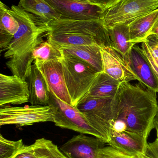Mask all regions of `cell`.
Wrapping results in <instances>:
<instances>
[{"mask_svg":"<svg viewBox=\"0 0 158 158\" xmlns=\"http://www.w3.org/2000/svg\"><path fill=\"white\" fill-rule=\"evenodd\" d=\"M132 158H143V155H137V156H133Z\"/></svg>","mask_w":158,"mask_h":158,"instance_id":"33","label":"cell"},{"mask_svg":"<svg viewBox=\"0 0 158 158\" xmlns=\"http://www.w3.org/2000/svg\"><path fill=\"white\" fill-rule=\"evenodd\" d=\"M76 1H80V2H86L91 3V0H76Z\"/></svg>","mask_w":158,"mask_h":158,"instance_id":"35","label":"cell"},{"mask_svg":"<svg viewBox=\"0 0 158 158\" xmlns=\"http://www.w3.org/2000/svg\"><path fill=\"white\" fill-rule=\"evenodd\" d=\"M29 97L26 80L15 75L0 74V106L21 105L29 102Z\"/></svg>","mask_w":158,"mask_h":158,"instance_id":"12","label":"cell"},{"mask_svg":"<svg viewBox=\"0 0 158 158\" xmlns=\"http://www.w3.org/2000/svg\"><path fill=\"white\" fill-rule=\"evenodd\" d=\"M34 153V146L33 143L29 146L24 145L12 158H32Z\"/></svg>","mask_w":158,"mask_h":158,"instance_id":"30","label":"cell"},{"mask_svg":"<svg viewBox=\"0 0 158 158\" xmlns=\"http://www.w3.org/2000/svg\"><path fill=\"white\" fill-rule=\"evenodd\" d=\"M26 80L28 85L29 102L31 104L49 106L50 92L43 76L35 64L32 66L30 73Z\"/></svg>","mask_w":158,"mask_h":158,"instance_id":"16","label":"cell"},{"mask_svg":"<svg viewBox=\"0 0 158 158\" xmlns=\"http://www.w3.org/2000/svg\"><path fill=\"white\" fill-rule=\"evenodd\" d=\"M106 143L98 137L80 133L68 140L60 149L68 158H96L98 151Z\"/></svg>","mask_w":158,"mask_h":158,"instance_id":"11","label":"cell"},{"mask_svg":"<svg viewBox=\"0 0 158 158\" xmlns=\"http://www.w3.org/2000/svg\"><path fill=\"white\" fill-rule=\"evenodd\" d=\"M37 67L44 77L49 92L58 99L72 106L64 78L62 60L49 61Z\"/></svg>","mask_w":158,"mask_h":158,"instance_id":"14","label":"cell"},{"mask_svg":"<svg viewBox=\"0 0 158 158\" xmlns=\"http://www.w3.org/2000/svg\"><path fill=\"white\" fill-rule=\"evenodd\" d=\"M0 125H31L39 123L53 122L54 113L51 105H32L24 107L0 106Z\"/></svg>","mask_w":158,"mask_h":158,"instance_id":"7","label":"cell"},{"mask_svg":"<svg viewBox=\"0 0 158 158\" xmlns=\"http://www.w3.org/2000/svg\"><path fill=\"white\" fill-rule=\"evenodd\" d=\"M32 50L13 56L6 63L13 75L26 80L30 73L32 63L34 61Z\"/></svg>","mask_w":158,"mask_h":158,"instance_id":"24","label":"cell"},{"mask_svg":"<svg viewBox=\"0 0 158 158\" xmlns=\"http://www.w3.org/2000/svg\"><path fill=\"white\" fill-rule=\"evenodd\" d=\"M158 8V0H120L104 11L103 23L108 29L119 24H129Z\"/></svg>","mask_w":158,"mask_h":158,"instance_id":"6","label":"cell"},{"mask_svg":"<svg viewBox=\"0 0 158 158\" xmlns=\"http://www.w3.org/2000/svg\"><path fill=\"white\" fill-rule=\"evenodd\" d=\"M108 30L112 48L124 57L135 45L130 41L129 24H119Z\"/></svg>","mask_w":158,"mask_h":158,"instance_id":"22","label":"cell"},{"mask_svg":"<svg viewBox=\"0 0 158 158\" xmlns=\"http://www.w3.org/2000/svg\"><path fill=\"white\" fill-rule=\"evenodd\" d=\"M9 8L0 2V48L1 51L8 47L18 30V22L8 12Z\"/></svg>","mask_w":158,"mask_h":158,"instance_id":"21","label":"cell"},{"mask_svg":"<svg viewBox=\"0 0 158 158\" xmlns=\"http://www.w3.org/2000/svg\"><path fill=\"white\" fill-rule=\"evenodd\" d=\"M112 147H104L98 151L96 158H132Z\"/></svg>","mask_w":158,"mask_h":158,"instance_id":"28","label":"cell"},{"mask_svg":"<svg viewBox=\"0 0 158 158\" xmlns=\"http://www.w3.org/2000/svg\"><path fill=\"white\" fill-rule=\"evenodd\" d=\"M121 83L105 72L98 73L84 98H114Z\"/></svg>","mask_w":158,"mask_h":158,"instance_id":"19","label":"cell"},{"mask_svg":"<svg viewBox=\"0 0 158 158\" xmlns=\"http://www.w3.org/2000/svg\"><path fill=\"white\" fill-rule=\"evenodd\" d=\"M158 78V39L149 35L141 46Z\"/></svg>","mask_w":158,"mask_h":158,"instance_id":"26","label":"cell"},{"mask_svg":"<svg viewBox=\"0 0 158 158\" xmlns=\"http://www.w3.org/2000/svg\"><path fill=\"white\" fill-rule=\"evenodd\" d=\"M47 41L59 48L70 45L96 44L112 47L108 29L102 19H60L48 24Z\"/></svg>","mask_w":158,"mask_h":158,"instance_id":"2","label":"cell"},{"mask_svg":"<svg viewBox=\"0 0 158 158\" xmlns=\"http://www.w3.org/2000/svg\"><path fill=\"white\" fill-rule=\"evenodd\" d=\"M66 19H102L105 10L91 2L76 0H45Z\"/></svg>","mask_w":158,"mask_h":158,"instance_id":"9","label":"cell"},{"mask_svg":"<svg viewBox=\"0 0 158 158\" xmlns=\"http://www.w3.org/2000/svg\"><path fill=\"white\" fill-rule=\"evenodd\" d=\"M33 144L34 153L32 158H68L50 140L40 138Z\"/></svg>","mask_w":158,"mask_h":158,"instance_id":"25","label":"cell"},{"mask_svg":"<svg viewBox=\"0 0 158 158\" xmlns=\"http://www.w3.org/2000/svg\"><path fill=\"white\" fill-rule=\"evenodd\" d=\"M147 138L144 135L128 131H112L109 145L130 156L145 155Z\"/></svg>","mask_w":158,"mask_h":158,"instance_id":"15","label":"cell"},{"mask_svg":"<svg viewBox=\"0 0 158 158\" xmlns=\"http://www.w3.org/2000/svg\"><path fill=\"white\" fill-rule=\"evenodd\" d=\"M157 137L154 142L148 143L145 155L151 158H158V123L155 122Z\"/></svg>","mask_w":158,"mask_h":158,"instance_id":"29","label":"cell"},{"mask_svg":"<svg viewBox=\"0 0 158 158\" xmlns=\"http://www.w3.org/2000/svg\"><path fill=\"white\" fill-rule=\"evenodd\" d=\"M103 72L120 83L139 81L124 58L111 47L101 49Z\"/></svg>","mask_w":158,"mask_h":158,"instance_id":"13","label":"cell"},{"mask_svg":"<svg viewBox=\"0 0 158 158\" xmlns=\"http://www.w3.org/2000/svg\"><path fill=\"white\" fill-rule=\"evenodd\" d=\"M113 98H83L77 108L108 143L114 120Z\"/></svg>","mask_w":158,"mask_h":158,"instance_id":"5","label":"cell"},{"mask_svg":"<svg viewBox=\"0 0 158 158\" xmlns=\"http://www.w3.org/2000/svg\"><path fill=\"white\" fill-rule=\"evenodd\" d=\"M32 55L37 66L49 61L62 60L63 58L62 50L47 40L38 44L32 50Z\"/></svg>","mask_w":158,"mask_h":158,"instance_id":"23","label":"cell"},{"mask_svg":"<svg viewBox=\"0 0 158 158\" xmlns=\"http://www.w3.org/2000/svg\"><path fill=\"white\" fill-rule=\"evenodd\" d=\"M24 145L22 140L11 141L0 135V158H12Z\"/></svg>","mask_w":158,"mask_h":158,"instance_id":"27","label":"cell"},{"mask_svg":"<svg viewBox=\"0 0 158 158\" xmlns=\"http://www.w3.org/2000/svg\"><path fill=\"white\" fill-rule=\"evenodd\" d=\"M8 12L17 20L18 30L13 40L4 51V57L9 59L33 50L43 41L41 36L48 32V25L18 6L12 5Z\"/></svg>","mask_w":158,"mask_h":158,"instance_id":"3","label":"cell"},{"mask_svg":"<svg viewBox=\"0 0 158 158\" xmlns=\"http://www.w3.org/2000/svg\"><path fill=\"white\" fill-rule=\"evenodd\" d=\"M18 6L47 25L61 18L60 14L45 0H19Z\"/></svg>","mask_w":158,"mask_h":158,"instance_id":"20","label":"cell"},{"mask_svg":"<svg viewBox=\"0 0 158 158\" xmlns=\"http://www.w3.org/2000/svg\"><path fill=\"white\" fill-rule=\"evenodd\" d=\"M63 72L71 104L77 107L88 94L98 72L86 62L63 52Z\"/></svg>","mask_w":158,"mask_h":158,"instance_id":"4","label":"cell"},{"mask_svg":"<svg viewBox=\"0 0 158 158\" xmlns=\"http://www.w3.org/2000/svg\"><path fill=\"white\" fill-rule=\"evenodd\" d=\"M143 158H151L147 156H146L145 155H143Z\"/></svg>","mask_w":158,"mask_h":158,"instance_id":"36","label":"cell"},{"mask_svg":"<svg viewBox=\"0 0 158 158\" xmlns=\"http://www.w3.org/2000/svg\"><path fill=\"white\" fill-rule=\"evenodd\" d=\"M156 94L140 83H121L113 98L112 131H128L148 138L158 111Z\"/></svg>","mask_w":158,"mask_h":158,"instance_id":"1","label":"cell"},{"mask_svg":"<svg viewBox=\"0 0 158 158\" xmlns=\"http://www.w3.org/2000/svg\"><path fill=\"white\" fill-rule=\"evenodd\" d=\"M63 52L79 58L92 66L98 73L103 72L101 49L96 44L70 45L60 48Z\"/></svg>","mask_w":158,"mask_h":158,"instance_id":"17","label":"cell"},{"mask_svg":"<svg viewBox=\"0 0 158 158\" xmlns=\"http://www.w3.org/2000/svg\"><path fill=\"white\" fill-rule=\"evenodd\" d=\"M158 19V8L129 24L130 41L135 45L147 41Z\"/></svg>","mask_w":158,"mask_h":158,"instance_id":"18","label":"cell"},{"mask_svg":"<svg viewBox=\"0 0 158 158\" xmlns=\"http://www.w3.org/2000/svg\"><path fill=\"white\" fill-rule=\"evenodd\" d=\"M120 0H91V3L105 10L117 4Z\"/></svg>","mask_w":158,"mask_h":158,"instance_id":"31","label":"cell"},{"mask_svg":"<svg viewBox=\"0 0 158 158\" xmlns=\"http://www.w3.org/2000/svg\"><path fill=\"white\" fill-rule=\"evenodd\" d=\"M50 103L53 111V123L56 126L80 134L90 135L103 140L101 135L94 129L76 107L60 100L50 92Z\"/></svg>","mask_w":158,"mask_h":158,"instance_id":"8","label":"cell"},{"mask_svg":"<svg viewBox=\"0 0 158 158\" xmlns=\"http://www.w3.org/2000/svg\"><path fill=\"white\" fill-rule=\"evenodd\" d=\"M139 79V83L148 90L158 93V78L142 47L134 45L123 57Z\"/></svg>","mask_w":158,"mask_h":158,"instance_id":"10","label":"cell"},{"mask_svg":"<svg viewBox=\"0 0 158 158\" xmlns=\"http://www.w3.org/2000/svg\"><path fill=\"white\" fill-rule=\"evenodd\" d=\"M155 122L157 123H158V111L156 115V117H155Z\"/></svg>","mask_w":158,"mask_h":158,"instance_id":"34","label":"cell"},{"mask_svg":"<svg viewBox=\"0 0 158 158\" xmlns=\"http://www.w3.org/2000/svg\"><path fill=\"white\" fill-rule=\"evenodd\" d=\"M150 35H152L158 39V19L154 25L150 32Z\"/></svg>","mask_w":158,"mask_h":158,"instance_id":"32","label":"cell"}]
</instances>
